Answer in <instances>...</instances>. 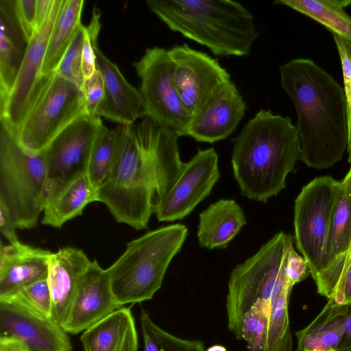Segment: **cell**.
Returning <instances> with one entry per match:
<instances>
[{"instance_id":"6da1fadb","label":"cell","mask_w":351,"mask_h":351,"mask_svg":"<svg viewBox=\"0 0 351 351\" xmlns=\"http://www.w3.org/2000/svg\"><path fill=\"white\" fill-rule=\"evenodd\" d=\"M117 128L114 161L97 189V202L104 203L117 222L145 229L156 201L182 172L179 136L148 117Z\"/></svg>"},{"instance_id":"7a4b0ae2","label":"cell","mask_w":351,"mask_h":351,"mask_svg":"<svg viewBox=\"0 0 351 351\" xmlns=\"http://www.w3.org/2000/svg\"><path fill=\"white\" fill-rule=\"evenodd\" d=\"M280 84L294 104L301 160L323 169L348 149V110L343 88L313 60L297 58L280 66Z\"/></svg>"},{"instance_id":"3957f363","label":"cell","mask_w":351,"mask_h":351,"mask_svg":"<svg viewBox=\"0 0 351 351\" xmlns=\"http://www.w3.org/2000/svg\"><path fill=\"white\" fill-rule=\"evenodd\" d=\"M231 163L242 195L266 202L285 188L302 158L298 130L289 117L261 110L232 140Z\"/></svg>"},{"instance_id":"277c9868","label":"cell","mask_w":351,"mask_h":351,"mask_svg":"<svg viewBox=\"0 0 351 351\" xmlns=\"http://www.w3.org/2000/svg\"><path fill=\"white\" fill-rule=\"evenodd\" d=\"M149 10L171 31L206 47L215 56H247L258 37L254 18L230 0H147Z\"/></svg>"},{"instance_id":"5b68a950","label":"cell","mask_w":351,"mask_h":351,"mask_svg":"<svg viewBox=\"0 0 351 351\" xmlns=\"http://www.w3.org/2000/svg\"><path fill=\"white\" fill-rule=\"evenodd\" d=\"M187 234L186 226L175 223L150 231L127 244L124 252L107 269L112 293L121 306L153 298Z\"/></svg>"},{"instance_id":"8992f818","label":"cell","mask_w":351,"mask_h":351,"mask_svg":"<svg viewBox=\"0 0 351 351\" xmlns=\"http://www.w3.org/2000/svg\"><path fill=\"white\" fill-rule=\"evenodd\" d=\"M293 241L290 234L281 231L232 269L226 306L228 330L237 339L242 340V321L245 312L258 300H271L291 284L285 268Z\"/></svg>"},{"instance_id":"52a82bcc","label":"cell","mask_w":351,"mask_h":351,"mask_svg":"<svg viewBox=\"0 0 351 351\" xmlns=\"http://www.w3.org/2000/svg\"><path fill=\"white\" fill-rule=\"evenodd\" d=\"M47 186L44 152L25 150L16 136L1 123L0 201L8 208L17 228H34L43 211Z\"/></svg>"},{"instance_id":"ba28073f","label":"cell","mask_w":351,"mask_h":351,"mask_svg":"<svg viewBox=\"0 0 351 351\" xmlns=\"http://www.w3.org/2000/svg\"><path fill=\"white\" fill-rule=\"evenodd\" d=\"M86 114L82 89L56 71L43 74L14 135L25 150L38 154L71 123Z\"/></svg>"},{"instance_id":"9c48e42d","label":"cell","mask_w":351,"mask_h":351,"mask_svg":"<svg viewBox=\"0 0 351 351\" xmlns=\"http://www.w3.org/2000/svg\"><path fill=\"white\" fill-rule=\"evenodd\" d=\"M133 66L141 80L139 91L145 106V117L179 137L187 136L191 117L178 94L168 50L156 46L147 48Z\"/></svg>"},{"instance_id":"30bf717a","label":"cell","mask_w":351,"mask_h":351,"mask_svg":"<svg viewBox=\"0 0 351 351\" xmlns=\"http://www.w3.org/2000/svg\"><path fill=\"white\" fill-rule=\"evenodd\" d=\"M330 176L316 178L304 186L295 201V239L315 280L324 267L329 222L340 186Z\"/></svg>"},{"instance_id":"8fae6325","label":"cell","mask_w":351,"mask_h":351,"mask_svg":"<svg viewBox=\"0 0 351 351\" xmlns=\"http://www.w3.org/2000/svg\"><path fill=\"white\" fill-rule=\"evenodd\" d=\"M220 178L218 154L213 147L198 149L184 163L172 188L156 202L154 213L160 221L182 219L211 192Z\"/></svg>"},{"instance_id":"7c38bea8","label":"cell","mask_w":351,"mask_h":351,"mask_svg":"<svg viewBox=\"0 0 351 351\" xmlns=\"http://www.w3.org/2000/svg\"><path fill=\"white\" fill-rule=\"evenodd\" d=\"M167 50L173 63L178 94L192 117L222 85L230 80V75L218 60L186 44L176 45Z\"/></svg>"},{"instance_id":"4fadbf2b","label":"cell","mask_w":351,"mask_h":351,"mask_svg":"<svg viewBox=\"0 0 351 351\" xmlns=\"http://www.w3.org/2000/svg\"><path fill=\"white\" fill-rule=\"evenodd\" d=\"M97 116L84 115L62 130L44 151L47 186L86 173L94 143L104 128Z\"/></svg>"},{"instance_id":"5bb4252c","label":"cell","mask_w":351,"mask_h":351,"mask_svg":"<svg viewBox=\"0 0 351 351\" xmlns=\"http://www.w3.org/2000/svg\"><path fill=\"white\" fill-rule=\"evenodd\" d=\"M64 0H55L51 12L42 27L29 41L14 84L0 100V121L16 133L22 123L30 101L42 77L48 42Z\"/></svg>"},{"instance_id":"9a60e30c","label":"cell","mask_w":351,"mask_h":351,"mask_svg":"<svg viewBox=\"0 0 351 351\" xmlns=\"http://www.w3.org/2000/svg\"><path fill=\"white\" fill-rule=\"evenodd\" d=\"M122 307L112 291L107 269L91 261L80 276L67 317L62 328L77 334Z\"/></svg>"},{"instance_id":"2e32d148","label":"cell","mask_w":351,"mask_h":351,"mask_svg":"<svg viewBox=\"0 0 351 351\" xmlns=\"http://www.w3.org/2000/svg\"><path fill=\"white\" fill-rule=\"evenodd\" d=\"M247 105L231 80L222 85L191 117L187 136L213 143L230 136L245 116Z\"/></svg>"},{"instance_id":"e0dca14e","label":"cell","mask_w":351,"mask_h":351,"mask_svg":"<svg viewBox=\"0 0 351 351\" xmlns=\"http://www.w3.org/2000/svg\"><path fill=\"white\" fill-rule=\"evenodd\" d=\"M0 337L14 338L31 351H72L67 332L53 319L0 301Z\"/></svg>"},{"instance_id":"ac0fdd59","label":"cell","mask_w":351,"mask_h":351,"mask_svg":"<svg viewBox=\"0 0 351 351\" xmlns=\"http://www.w3.org/2000/svg\"><path fill=\"white\" fill-rule=\"evenodd\" d=\"M96 66L104 82V93L97 116L120 125H133L146 116L145 106L139 91L124 77L118 66L99 49H95Z\"/></svg>"},{"instance_id":"d6986e66","label":"cell","mask_w":351,"mask_h":351,"mask_svg":"<svg viewBox=\"0 0 351 351\" xmlns=\"http://www.w3.org/2000/svg\"><path fill=\"white\" fill-rule=\"evenodd\" d=\"M52 252L18 241L0 248V300L47 278Z\"/></svg>"},{"instance_id":"ffe728a7","label":"cell","mask_w":351,"mask_h":351,"mask_svg":"<svg viewBox=\"0 0 351 351\" xmlns=\"http://www.w3.org/2000/svg\"><path fill=\"white\" fill-rule=\"evenodd\" d=\"M91 261L81 250L66 247L51 253L47 282L52 301V319L62 326L67 317L79 279Z\"/></svg>"},{"instance_id":"44dd1931","label":"cell","mask_w":351,"mask_h":351,"mask_svg":"<svg viewBox=\"0 0 351 351\" xmlns=\"http://www.w3.org/2000/svg\"><path fill=\"white\" fill-rule=\"evenodd\" d=\"M96 201L97 190L86 173L47 186L41 222L60 228L67 221L80 215L87 204Z\"/></svg>"},{"instance_id":"7402d4cb","label":"cell","mask_w":351,"mask_h":351,"mask_svg":"<svg viewBox=\"0 0 351 351\" xmlns=\"http://www.w3.org/2000/svg\"><path fill=\"white\" fill-rule=\"evenodd\" d=\"M27 45L16 16L15 0H0V100L13 86Z\"/></svg>"},{"instance_id":"603a6c76","label":"cell","mask_w":351,"mask_h":351,"mask_svg":"<svg viewBox=\"0 0 351 351\" xmlns=\"http://www.w3.org/2000/svg\"><path fill=\"white\" fill-rule=\"evenodd\" d=\"M84 351H138V334L130 307H120L85 330Z\"/></svg>"},{"instance_id":"cb8c5ba5","label":"cell","mask_w":351,"mask_h":351,"mask_svg":"<svg viewBox=\"0 0 351 351\" xmlns=\"http://www.w3.org/2000/svg\"><path fill=\"white\" fill-rule=\"evenodd\" d=\"M245 223L244 212L234 199H219L199 215V246L208 250L226 248Z\"/></svg>"},{"instance_id":"d4e9b609","label":"cell","mask_w":351,"mask_h":351,"mask_svg":"<svg viewBox=\"0 0 351 351\" xmlns=\"http://www.w3.org/2000/svg\"><path fill=\"white\" fill-rule=\"evenodd\" d=\"M349 305L328 300L319 314L295 332L296 351H337Z\"/></svg>"},{"instance_id":"484cf974","label":"cell","mask_w":351,"mask_h":351,"mask_svg":"<svg viewBox=\"0 0 351 351\" xmlns=\"http://www.w3.org/2000/svg\"><path fill=\"white\" fill-rule=\"evenodd\" d=\"M84 0H64L47 45L42 75L53 72L82 24Z\"/></svg>"},{"instance_id":"4316f807","label":"cell","mask_w":351,"mask_h":351,"mask_svg":"<svg viewBox=\"0 0 351 351\" xmlns=\"http://www.w3.org/2000/svg\"><path fill=\"white\" fill-rule=\"evenodd\" d=\"M274 3L306 15L351 43V17L344 10L351 0H276Z\"/></svg>"},{"instance_id":"83f0119b","label":"cell","mask_w":351,"mask_h":351,"mask_svg":"<svg viewBox=\"0 0 351 351\" xmlns=\"http://www.w3.org/2000/svg\"><path fill=\"white\" fill-rule=\"evenodd\" d=\"M293 285L289 284L271 300L266 338L263 351H292L289 302Z\"/></svg>"},{"instance_id":"f1b7e54d","label":"cell","mask_w":351,"mask_h":351,"mask_svg":"<svg viewBox=\"0 0 351 351\" xmlns=\"http://www.w3.org/2000/svg\"><path fill=\"white\" fill-rule=\"evenodd\" d=\"M140 320L145 351H206L202 341L183 339L166 332L144 310Z\"/></svg>"},{"instance_id":"f546056e","label":"cell","mask_w":351,"mask_h":351,"mask_svg":"<svg viewBox=\"0 0 351 351\" xmlns=\"http://www.w3.org/2000/svg\"><path fill=\"white\" fill-rule=\"evenodd\" d=\"M117 128L106 126L97 137L92 148L86 174L97 190L110 172L115 154Z\"/></svg>"},{"instance_id":"4dcf8cb0","label":"cell","mask_w":351,"mask_h":351,"mask_svg":"<svg viewBox=\"0 0 351 351\" xmlns=\"http://www.w3.org/2000/svg\"><path fill=\"white\" fill-rule=\"evenodd\" d=\"M271 300H258L244 314L242 340L249 351H263L270 313Z\"/></svg>"},{"instance_id":"1f68e13d","label":"cell","mask_w":351,"mask_h":351,"mask_svg":"<svg viewBox=\"0 0 351 351\" xmlns=\"http://www.w3.org/2000/svg\"><path fill=\"white\" fill-rule=\"evenodd\" d=\"M0 301L18 305L37 315L52 319V301L47 278L28 285Z\"/></svg>"},{"instance_id":"d6a6232c","label":"cell","mask_w":351,"mask_h":351,"mask_svg":"<svg viewBox=\"0 0 351 351\" xmlns=\"http://www.w3.org/2000/svg\"><path fill=\"white\" fill-rule=\"evenodd\" d=\"M84 37L85 26L82 24L54 71L82 90L84 77L82 72V52Z\"/></svg>"},{"instance_id":"836d02e7","label":"cell","mask_w":351,"mask_h":351,"mask_svg":"<svg viewBox=\"0 0 351 351\" xmlns=\"http://www.w3.org/2000/svg\"><path fill=\"white\" fill-rule=\"evenodd\" d=\"M99 19L100 11L95 8L90 23L85 26V37L82 52V72L84 81L92 76L97 69L95 49L98 46L97 40L101 27Z\"/></svg>"},{"instance_id":"e575fe53","label":"cell","mask_w":351,"mask_h":351,"mask_svg":"<svg viewBox=\"0 0 351 351\" xmlns=\"http://www.w3.org/2000/svg\"><path fill=\"white\" fill-rule=\"evenodd\" d=\"M332 34L341 62L349 130L351 127V43L337 34Z\"/></svg>"},{"instance_id":"d590c367","label":"cell","mask_w":351,"mask_h":351,"mask_svg":"<svg viewBox=\"0 0 351 351\" xmlns=\"http://www.w3.org/2000/svg\"><path fill=\"white\" fill-rule=\"evenodd\" d=\"M83 91L86 97L88 114L97 116L104 93L103 78L97 68L92 76L84 81Z\"/></svg>"},{"instance_id":"8d00e7d4","label":"cell","mask_w":351,"mask_h":351,"mask_svg":"<svg viewBox=\"0 0 351 351\" xmlns=\"http://www.w3.org/2000/svg\"><path fill=\"white\" fill-rule=\"evenodd\" d=\"M15 11L19 23L29 43L36 32V0H15Z\"/></svg>"},{"instance_id":"74e56055","label":"cell","mask_w":351,"mask_h":351,"mask_svg":"<svg viewBox=\"0 0 351 351\" xmlns=\"http://www.w3.org/2000/svg\"><path fill=\"white\" fill-rule=\"evenodd\" d=\"M285 270L287 278L293 286L311 274L306 261L295 251L293 245L288 252Z\"/></svg>"},{"instance_id":"f35d334b","label":"cell","mask_w":351,"mask_h":351,"mask_svg":"<svg viewBox=\"0 0 351 351\" xmlns=\"http://www.w3.org/2000/svg\"><path fill=\"white\" fill-rule=\"evenodd\" d=\"M16 225L5 204L0 201V230L10 243L18 241L16 229Z\"/></svg>"},{"instance_id":"ab89813d","label":"cell","mask_w":351,"mask_h":351,"mask_svg":"<svg viewBox=\"0 0 351 351\" xmlns=\"http://www.w3.org/2000/svg\"><path fill=\"white\" fill-rule=\"evenodd\" d=\"M55 0H36V26L39 30L48 19Z\"/></svg>"},{"instance_id":"60d3db41","label":"cell","mask_w":351,"mask_h":351,"mask_svg":"<svg viewBox=\"0 0 351 351\" xmlns=\"http://www.w3.org/2000/svg\"><path fill=\"white\" fill-rule=\"evenodd\" d=\"M337 351H351V304L344 323V331Z\"/></svg>"},{"instance_id":"b9f144b4","label":"cell","mask_w":351,"mask_h":351,"mask_svg":"<svg viewBox=\"0 0 351 351\" xmlns=\"http://www.w3.org/2000/svg\"><path fill=\"white\" fill-rule=\"evenodd\" d=\"M0 351H31L23 343L8 337H0Z\"/></svg>"},{"instance_id":"7bdbcfd3","label":"cell","mask_w":351,"mask_h":351,"mask_svg":"<svg viewBox=\"0 0 351 351\" xmlns=\"http://www.w3.org/2000/svg\"><path fill=\"white\" fill-rule=\"evenodd\" d=\"M351 304V263L349 265L343 285L341 304Z\"/></svg>"},{"instance_id":"ee69618b","label":"cell","mask_w":351,"mask_h":351,"mask_svg":"<svg viewBox=\"0 0 351 351\" xmlns=\"http://www.w3.org/2000/svg\"><path fill=\"white\" fill-rule=\"evenodd\" d=\"M342 182H343L344 184H346L351 187V168L350 169V170H349L348 174L346 175V176L345 177V178L343 180ZM350 263H351V249H350L348 257L347 258V261H346V263L345 265L343 280V289L346 276V274H347V271H348V269ZM343 289H342V293H343Z\"/></svg>"},{"instance_id":"f6af8a7d","label":"cell","mask_w":351,"mask_h":351,"mask_svg":"<svg viewBox=\"0 0 351 351\" xmlns=\"http://www.w3.org/2000/svg\"><path fill=\"white\" fill-rule=\"evenodd\" d=\"M206 351H227V350L223 346L215 344L210 346Z\"/></svg>"},{"instance_id":"bcb514c9","label":"cell","mask_w":351,"mask_h":351,"mask_svg":"<svg viewBox=\"0 0 351 351\" xmlns=\"http://www.w3.org/2000/svg\"><path fill=\"white\" fill-rule=\"evenodd\" d=\"M348 162H351V140L348 143Z\"/></svg>"},{"instance_id":"7dc6e473","label":"cell","mask_w":351,"mask_h":351,"mask_svg":"<svg viewBox=\"0 0 351 351\" xmlns=\"http://www.w3.org/2000/svg\"><path fill=\"white\" fill-rule=\"evenodd\" d=\"M350 140H351V127H350V128L349 130V142H350Z\"/></svg>"}]
</instances>
